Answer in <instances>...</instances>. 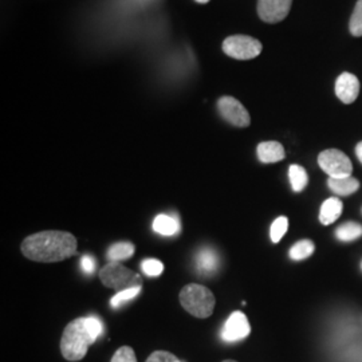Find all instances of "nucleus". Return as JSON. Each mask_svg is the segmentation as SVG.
Masks as SVG:
<instances>
[{
    "instance_id": "f257e3e1",
    "label": "nucleus",
    "mask_w": 362,
    "mask_h": 362,
    "mask_svg": "<svg viewBox=\"0 0 362 362\" xmlns=\"http://www.w3.org/2000/svg\"><path fill=\"white\" fill-rule=\"evenodd\" d=\"M77 239L64 231H43L27 236L22 252L27 259L39 263H57L77 254Z\"/></svg>"
},
{
    "instance_id": "f03ea898",
    "label": "nucleus",
    "mask_w": 362,
    "mask_h": 362,
    "mask_svg": "<svg viewBox=\"0 0 362 362\" xmlns=\"http://www.w3.org/2000/svg\"><path fill=\"white\" fill-rule=\"evenodd\" d=\"M103 330V322L95 315L71 321L66 326L61 339L62 356L67 361H81Z\"/></svg>"
},
{
    "instance_id": "7ed1b4c3",
    "label": "nucleus",
    "mask_w": 362,
    "mask_h": 362,
    "mask_svg": "<svg viewBox=\"0 0 362 362\" xmlns=\"http://www.w3.org/2000/svg\"><path fill=\"white\" fill-rule=\"evenodd\" d=\"M181 306L196 318H208L212 315L216 299L212 291L204 286L191 284L180 291Z\"/></svg>"
},
{
    "instance_id": "20e7f679",
    "label": "nucleus",
    "mask_w": 362,
    "mask_h": 362,
    "mask_svg": "<svg viewBox=\"0 0 362 362\" xmlns=\"http://www.w3.org/2000/svg\"><path fill=\"white\" fill-rule=\"evenodd\" d=\"M100 279L103 285L122 291L132 287L143 286V278L137 272H133L119 262H109L100 272Z\"/></svg>"
},
{
    "instance_id": "39448f33",
    "label": "nucleus",
    "mask_w": 362,
    "mask_h": 362,
    "mask_svg": "<svg viewBox=\"0 0 362 362\" xmlns=\"http://www.w3.org/2000/svg\"><path fill=\"white\" fill-rule=\"evenodd\" d=\"M223 52L233 59H254L262 52V43L252 37L233 35L223 42Z\"/></svg>"
},
{
    "instance_id": "423d86ee",
    "label": "nucleus",
    "mask_w": 362,
    "mask_h": 362,
    "mask_svg": "<svg viewBox=\"0 0 362 362\" xmlns=\"http://www.w3.org/2000/svg\"><path fill=\"white\" fill-rule=\"evenodd\" d=\"M318 165L332 179L351 176L353 172L349 157L338 149H326L321 152L318 156Z\"/></svg>"
},
{
    "instance_id": "0eeeda50",
    "label": "nucleus",
    "mask_w": 362,
    "mask_h": 362,
    "mask_svg": "<svg viewBox=\"0 0 362 362\" xmlns=\"http://www.w3.org/2000/svg\"><path fill=\"white\" fill-rule=\"evenodd\" d=\"M218 109L221 117L233 127L247 128L251 124V117L246 107L233 97H221L218 101Z\"/></svg>"
},
{
    "instance_id": "6e6552de",
    "label": "nucleus",
    "mask_w": 362,
    "mask_h": 362,
    "mask_svg": "<svg viewBox=\"0 0 362 362\" xmlns=\"http://www.w3.org/2000/svg\"><path fill=\"white\" fill-rule=\"evenodd\" d=\"M250 333L251 326L247 320L246 314L242 311H233L223 326L220 336L226 342H238L247 338Z\"/></svg>"
},
{
    "instance_id": "1a4fd4ad",
    "label": "nucleus",
    "mask_w": 362,
    "mask_h": 362,
    "mask_svg": "<svg viewBox=\"0 0 362 362\" xmlns=\"http://www.w3.org/2000/svg\"><path fill=\"white\" fill-rule=\"evenodd\" d=\"M293 0H258L259 18L266 23H279L290 13Z\"/></svg>"
},
{
    "instance_id": "9d476101",
    "label": "nucleus",
    "mask_w": 362,
    "mask_h": 362,
    "mask_svg": "<svg viewBox=\"0 0 362 362\" xmlns=\"http://www.w3.org/2000/svg\"><path fill=\"white\" fill-rule=\"evenodd\" d=\"M360 93V81L354 74L342 73L337 78L336 94L337 97L344 104H353Z\"/></svg>"
},
{
    "instance_id": "9b49d317",
    "label": "nucleus",
    "mask_w": 362,
    "mask_h": 362,
    "mask_svg": "<svg viewBox=\"0 0 362 362\" xmlns=\"http://www.w3.org/2000/svg\"><path fill=\"white\" fill-rule=\"evenodd\" d=\"M196 270L203 276H211L219 270L220 259L218 252L214 248L204 247L196 254Z\"/></svg>"
},
{
    "instance_id": "f8f14e48",
    "label": "nucleus",
    "mask_w": 362,
    "mask_h": 362,
    "mask_svg": "<svg viewBox=\"0 0 362 362\" xmlns=\"http://www.w3.org/2000/svg\"><path fill=\"white\" fill-rule=\"evenodd\" d=\"M257 153L260 163L263 164L279 163L286 157L285 148L278 141H264L259 144Z\"/></svg>"
},
{
    "instance_id": "ddd939ff",
    "label": "nucleus",
    "mask_w": 362,
    "mask_h": 362,
    "mask_svg": "<svg viewBox=\"0 0 362 362\" xmlns=\"http://www.w3.org/2000/svg\"><path fill=\"white\" fill-rule=\"evenodd\" d=\"M344 204L338 197H329L325 200L320 209V221L324 226H330L338 220L342 214Z\"/></svg>"
},
{
    "instance_id": "4468645a",
    "label": "nucleus",
    "mask_w": 362,
    "mask_h": 362,
    "mask_svg": "<svg viewBox=\"0 0 362 362\" xmlns=\"http://www.w3.org/2000/svg\"><path fill=\"white\" fill-rule=\"evenodd\" d=\"M327 187L333 194H339V196H349L358 191L360 188V181L354 179L353 176H345V177H338V179H332L329 177L327 180Z\"/></svg>"
},
{
    "instance_id": "2eb2a0df",
    "label": "nucleus",
    "mask_w": 362,
    "mask_h": 362,
    "mask_svg": "<svg viewBox=\"0 0 362 362\" xmlns=\"http://www.w3.org/2000/svg\"><path fill=\"white\" fill-rule=\"evenodd\" d=\"M153 230L155 233H160L163 236H173L180 231V223L179 220L175 219L170 215L161 214L156 216V219L153 220Z\"/></svg>"
},
{
    "instance_id": "dca6fc26",
    "label": "nucleus",
    "mask_w": 362,
    "mask_h": 362,
    "mask_svg": "<svg viewBox=\"0 0 362 362\" xmlns=\"http://www.w3.org/2000/svg\"><path fill=\"white\" fill-rule=\"evenodd\" d=\"M136 247L130 242H118L110 247L106 252V258L110 262H122L133 257Z\"/></svg>"
},
{
    "instance_id": "f3484780",
    "label": "nucleus",
    "mask_w": 362,
    "mask_h": 362,
    "mask_svg": "<svg viewBox=\"0 0 362 362\" xmlns=\"http://www.w3.org/2000/svg\"><path fill=\"white\" fill-rule=\"evenodd\" d=\"M336 236L341 242H353L362 236V226L354 221L344 223L336 230Z\"/></svg>"
},
{
    "instance_id": "a211bd4d",
    "label": "nucleus",
    "mask_w": 362,
    "mask_h": 362,
    "mask_svg": "<svg viewBox=\"0 0 362 362\" xmlns=\"http://www.w3.org/2000/svg\"><path fill=\"white\" fill-rule=\"evenodd\" d=\"M288 179H290V184H291V188L294 192H302L309 182V176H308L306 169L300 165H296V164L288 168Z\"/></svg>"
},
{
    "instance_id": "6ab92c4d",
    "label": "nucleus",
    "mask_w": 362,
    "mask_h": 362,
    "mask_svg": "<svg viewBox=\"0 0 362 362\" xmlns=\"http://www.w3.org/2000/svg\"><path fill=\"white\" fill-rule=\"evenodd\" d=\"M315 250L314 243L309 240V239H303V240H299L294 246L290 248V258L293 260H303V259H308L309 257L313 255Z\"/></svg>"
},
{
    "instance_id": "aec40b11",
    "label": "nucleus",
    "mask_w": 362,
    "mask_h": 362,
    "mask_svg": "<svg viewBox=\"0 0 362 362\" xmlns=\"http://www.w3.org/2000/svg\"><path fill=\"white\" fill-rule=\"evenodd\" d=\"M288 230V220L286 216H279L278 219L274 220L270 228V238L272 243H279L281 239L285 236Z\"/></svg>"
},
{
    "instance_id": "412c9836",
    "label": "nucleus",
    "mask_w": 362,
    "mask_h": 362,
    "mask_svg": "<svg viewBox=\"0 0 362 362\" xmlns=\"http://www.w3.org/2000/svg\"><path fill=\"white\" fill-rule=\"evenodd\" d=\"M141 291V286L139 287H132V288H127V290H122V291H118L115 297L110 299V305L112 308H119L121 305H124L125 302H128L130 299L137 297Z\"/></svg>"
},
{
    "instance_id": "4be33fe9",
    "label": "nucleus",
    "mask_w": 362,
    "mask_h": 362,
    "mask_svg": "<svg viewBox=\"0 0 362 362\" xmlns=\"http://www.w3.org/2000/svg\"><path fill=\"white\" fill-rule=\"evenodd\" d=\"M350 33L353 37H362V0H358L350 18Z\"/></svg>"
},
{
    "instance_id": "5701e85b",
    "label": "nucleus",
    "mask_w": 362,
    "mask_h": 362,
    "mask_svg": "<svg viewBox=\"0 0 362 362\" xmlns=\"http://www.w3.org/2000/svg\"><path fill=\"white\" fill-rule=\"evenodd\" d=\"M141 269L148 276H158L164 272V264L158 259H145L141 263Z\"/></svg>"
},
{
    "instance_id": "b1692460",
    "label": "nucleus",
    "mask_w": 362,
    "mask_h": 362,
    "mask_svg": "<svg viewBox=\"0 0 362 362\" xmlns=\"http://www.w3.org/2000/svg\"><path fill=\"white\" fill-rule=\"evenodd\" d=\"M112 362H137L136 353L130 346H121L115 353Z\"/></svg>"
},
{
    "instance_id": "393cba45",
    "label": "nucleus",
    "mask_w": 362,
    "mask_h": 362,
    "mask_svg": "<svg viewBox=\"0 0 362 362\" xmlns=\"http://www.w3.org/2000/svg\"><path fill=\"white\" fill-rule=\"evenodd\" d=\"M179 361V358L175 356V354H172V353H169V351H165V350H157L155 353H152L149 357H148V360L145 362H177Z\"/></svg>"
},
{
    "instance_id": "a878e982",
    "label": "nucleus",
    "mask_w": 362,
    "mask_h": 362,
    "mask_svg": "<svg viewBox=\"0 0 362 362\" xmlns=\"http://www.w3.org/2000/svg\"><path fill=\"white\" fill-rule=\"evenodd\" d=\"M81 267H82L83 272L93 274L95 270V259L90 257V255H83L81 258Z\"/></svg>"
},
{
    "instance_id": "bb28decb",
    "label": "nucleus",
    "mask_w": 362,
    "mask_h": 362,
    "mask_svg": "<svg viewBox=\"0 0 362 362\" xmlns=\"http://www.w3.org/2000/svg\"><path fill=\"white\" fill-rule=\"evenodd\" d=\"M356 155H357L358 160L361 161L362 164V141L361 143L357 144V146H356Z\"/></svg>"
},
{
    "instance_id": "cd10ccee",
    "label": "nucleus",
    "mask_w": 362,
    "mask_h": 362,
    "mask_svg": "<svg viewBox=\"0 0 362 362\" xmlns=\"http://www.w3.org/2000/svg\"><path fill=\"white\" fill-rule=\"evenodd\" d=\"M196 1H197V3H202V4H204V3H208L209 0H196Z\"/></svg>"
},
{
    "instance_id": "c85d7f7f",
    "label": "nucleus",
    "mask_w": 362,
    "mask_h": 362,
    "mask_svg": "<svg viewBox=\"0 0 362 362\" xmlns=\"http://www.w3.org/2000/svg\"><path fill=\"white\" fill-rule=\"evenodd\" d=\"M223 362H236V361H233V360H226V361H223Z\"/></svg>"
}]
</instances>
